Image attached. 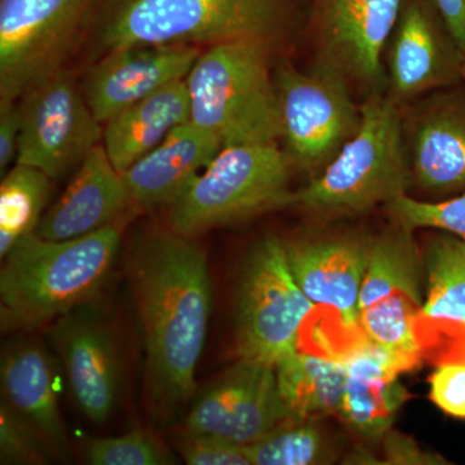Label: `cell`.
<instances>
[{
    "instance_id": "cell-19",
    "label": "cell",
    "mask_w": 465,
    "mask_h": 465,
    "mask_svg": "<svg viewBox=\"0 0 465 465\" xmlns=\"http://www.w3.org/2000/svg\"><path fill=\"white\" fill-rule=\"evenodd\" d=\"M222 149L215 134L192 121L177 125L157 148L122 173L133 206H170Z\"/></svg>"
},
{
    "instance_id": "cell-25",
    "label": "cell",
    "mask_w": 465,
    "mask_h": 465,
    "mask_svg": "<svg viewBox=\"0 0 465 465\" xmlns=\"http://www.w3.org/2000/svg\"><path fill=\"white\" fill-rule=\"evenodd\" d=\"M54 180L25 164H14L0 183V256L38 229L50 200Z\"/></svg>"
},
{
    "instance_id": "cell-30",
    "label": "cell",
    "mask_w": 465,
    "mask_h": 465,
    "mask_svg": "<svg viewBox=\"0 0 465 465\" xmlns=\"http://www.w3.org/2000/svg\"><path fill=\"white\" fill-rule=\"evenodd\" d=\"M92 465H164L173 463L167 450L148 432L134 430L124 436L94 439L85 448Z\"/></svg>"
},
{
    "instance_id": "cell-6",
    "label": "cell",
    "mask_w": 465,
    "mask_h": 465,
    "mask_svg": "<svg viewBox=\"0 0 465 465\" xmlns=\"http://www.w3.org/2000/svg\"><path fill=\"white\" fill-rule=\"evenodd\" d=\"M291 164L278 142L226 146L170 204L171 229L194 237L291 206Z\"/></svg>"
},
{
    "instance_id": "cell-13",
    "label": "cell",
    "mask_w": 465,
    "mask_h": 465,
    "mask_svg": "<svg viewBox=\"0 0 465 465\" xmlns=\"http://www.w3.org/2000/svg\"><path fill=\"white\" fill-rule=\"evenodd\" d=\"M403 0H316L317 61L369 94L385 88L384 52Z\"/></svg>"
},
{
    "instance_id": "cell-9",
    "label": "cell",
    "mask_w": 465,
    "mask_h": 465,
    "mask_svg": "<svg viewBox=\"0 0 465 465\" xmlns=\"http://www.w3.org/2000/svg\"><path fill=\"white\" fill-rule=\"evenodd\" d=\"M103 0H0V103L64 70Z\"/></svg>"
},
{
    "instance_id": "cell-17",
    "label": "cell",
    "mask_w": 465,
    "mask_h": 465,
    "mask_svg": "<svg viewBox=\"0 0 465 465\" xmlns=\"http://www.w3.org/2000/svg\"><path fill=\"white\" fill-rule=\"evenodd\" d=\"M52 338L79 409L94 423L108 420L119 390L118 351L108 327L84 305L58 318Z\"/></svg>"
},
{
    "instance_id": "cell-35",
    "label": "cell",
    "mask_w": 465,
    "mask_h": 465,
    "mask_svg": "<svg viewBox=\"0 0 465 465\" xmlns=\"http://www.w3.org/2000/svg\"><path fill=\"white\" fill-rule=\"evenodd\" d=\"M21 134V109L18 101L0 103V173L5 174L16 164Z\"/></svg>"
},
{
    "instance_id": "cell-21",
    "label": "cell",
    "mask_w": 465,
    "mask_h": 465,
    "mask_svg": "<svg viewBox=\"0 0 465 465\" xmlns=\"http://www.w3.org/2000/svg\"><path fill=\"white\" fill-rule=\"evenodd\" d=\"M5 402L25 418L54 446L65 448L66 434L61 419L56 381L50 358L32 341H17L2 357Z\"/></svg>"
},
{
    "instance_id": "cell-2",
    "label": "cell",
    "mask_w": 465,
    "mask_h": 465,
    "mask_svg": "<svg viewBox=\"0 0 465 465\" xmlns=\"http://www.w3.org/2000/svg\"><path fill=\"white\" fill-rule=\"evenodd\" d=\"M119 246L116 224L66 241L27 235L3 258V324L34 329L87 305L108 278Z\"/></svg>"
},
{
    "instance_id": "cell-1",
    "label": "cell",
    "mask_w": 465,
    "mask_h": 465,
    "mask_svg": "<svg viewBox=\"0 0 465 465\" xmlns=\"http://www.w3.org/2000/svg\"><path fill=\"white\" fill-rule=\"evenodd\" d=\"M131 273L153 399L183 402L195 390L213 313L206 253L173 229L153 232L134 251Z\"/></svg>"
},
{
    "instance_id": "cell-31",
    "label": "cell",
    "mask_w": 465,
    "mask_h": 465,
    "mask_svg": "<svg viewBox=\"0 0 465 465\" xmlns=\"http://www.w3.org/2000/svg\"><path fill=\"white\" fill-rule=\"evenodd\" d=\"M41 433L7 402L0 407V455L2 463L43 464L45 452L38 437Z\"/></svg>"
},
{
    "instance_id": "cell-23",
    "label": "cell",
    "mask_w": 465,
    "mask_h": 465,
    "mask_svg": "<svg viewBox=\"0 0 465 465\" xmlns=\"http://www.w3.org/2000/svg\"><path fill=\"white\" fill-rule=\"evenodd\" d=\"M274 369L281 399L295 418L338 415L347 381L341 358L318 356L298 349Z\"/></svg>"
},
{
    "instance_id": "cell-34",
    "label": "cell",
    "mask_w": 465,
    "mask_h": 465,
    "mask_svg": "<svg viewBox=\"0 0 465 465\" xmlns=\"http://www.w3.org/2000/svg\"><path fill=\"white\" fill-rule=\"evenodd\" d=\"M384 464L440 465L449 464L446 459L433 451L423 450L414 440L391 430L381 439Z\"/></svg>"
},
{
    "instance_id": "cell-28",
    "label": "cell",
    "mask_w": 465,
    "mask_h": 465,
    "mask_svg": "<svg viewBox=\"0 0 465 465\" xmlns=\"http://www.w3.org/2000/svg\"><path fill=\"white\" fill-rule=\"evenodd\" d=\"M244 451L251 465H312L330 461L331 450L316 419H293Z\"/></svg>"
},
{
    "instance_id": "cell-8",
    "label": "cell",
    "mask_w": 465,
    "mask_h": 465,
    "mask_svg": "<svg viewBox=\"0 0 465 465\" xmlns=\"http://www.w3.org/2000/svg\"><path fill=\"white\" fill-rule=\"evenodd\" d=\"M274 82L284 152L292 167L313 179L357 134L361 105L347 79L320 61L307 72L283 63Z\"/></svg>"
},
{
    "instance_id": "cell-27",
    "label": "cell",
    "mask_w": 465,
    "mask_h": 465,
    "mask_svg": "<svg viewBox=\"0 0 465 465\" xmlns=\"http://www.w3.org/2000/svg\"><path fill=\"white\" fill-rule=\"evenodd\" d=\"M421 305V296L393 293L361 309L358 314L360 331L365 335L366 341L387 349L406 361L411 369H416L425 357L418 330Z\"/></svg>"
},
{
    "instance_id": "cell-18",
    "label": "cell",
    "mask_w": 465,
    "mask_h": 465,
    "mask_svg": "<svg viewBox=\"0 0 465 465\" xmlns=\"http://www.w3.org/2000/svg\"><path fill=\"white\" fill-rule=\"evenodd\" d=\"M133 206L124 174L100 143L76 168L66 191L45 211L35 234L45 240L84 237L114 224Z\"/></svg>"
},
{
    "instance_id": "cell-4",
    "label": "cell",
    "mask_w": 465,
    "mask_h": 465,
    "mask_svg": "<svg viewBox=\"0 0 465 465\" xmlns=\"http://www.w3.org/2000/svg\"><path fill=\"white\" fill-rule=\"evenodd\" d=\"M357 134L322 173L293 192L291 206L321 219L360 215L411 188L401 106L385 94L361 104Z\"/></svg>"
},
{
    "instance_id": "cell-7",
    "label": "cell",
    "mask_w": 465,
    "mask_h": 465,
    "mask_svg": "<svg viewBox=\"0 0 465 465\" xmlns=\"http://www.w3.org/2000/svg\"><path fill=\"white\" fill-rule=\"evenodd\" d=\"M314 308L291 272L283 240L266 237L258 242L247 256L238 286V356L277 366L298 351L300 331Z\"/></svg>"
},
{
    "instance_id": "cell-32",
    "label": "cell",
    "mask_w": 465,
    "mask_h": 465,
    "mask_svg": "<svg viewBox=\"0 0 465 465\" xmlns=\"http://www.w3.org/2000/svg\"><path fill=\"white\" fill-rule=\"evenodd\" d=\"M179 449L189 465H251L244 446L213 434L188 430Z\"/></svg>"
},
{
    "instance_id": "cell-14",
    "label": "cell",
    "mask_w": 465,
    "mask_h": 465,
    "mask_svg": "<svg viewBox=\"0 0 465 465\" xmlns=\"http://www.w3.org/2000/svg\"><path fill=\"white\" fill-rule=\"evenodd\" d=\"M293 419L281 399L274 367L240 358L195 401L186 430L247 446Z\"/></svg>"
},
{
    "instance_id": "cell-3",
    "label": "cell",
    "mask_w": 465,
    "mask_h": 465,
    "mask_svg": "<svg viewBox=\"0 0 465 465\" xmlns=\"http://www.w3.org/2000/svg\"><path fill=\"white\" fill-rule=\"evenodd\" d=\"M291 0H103L94 18L104 54L143 45H213L284 33Z\"/></svg>"
},
{
    "instance_id": "cell-12",
    "label": "cell",
    "mask_w": 465,
    "mask_h": 465,
    "mask_svg": "<svg viewBox=\"0 0 465 465\" xmlns=\"http://www.w3.org/2000/svg\"><path fill=\"white\" fill-rule=\"evenodd\" d=\"M401 113L411 188L443 200L463 194L465 81L424 94Z\"/></svg>"
},
{
    "instance_id": "cell-5",
    "label": "cell",
    "mask_w": 465,
    "mask_h": 465,
    "mask_svg": "<svg viewBox=\"0 0 465 465\" xmlns=\"http://www.w3.org/2000/svg\"><path fill=\"white\" fill-rule=\"evenodd\" d=\"M271 48L260 41L208 45L186 76L191 121L223 148L281 140Z\"/></svg>"
},
{
    "instance_id": "cell-20",
    "label": "cell",
    "mask_w": 465,
    "mask_h": 465,
    "mask_svg": "<svg viewBox=\"0 0 465 465\" xmlns=\"http://www.w3.org/2000/svg\"><path fill=\"white\" fill-rule=\"evenodd\" d=\"M191 121L186 79L174 82L116 114L105 124L104 148L124 173L166 139L177 125Z\"/></svg>"
},
{
    "instance_id": "cell-26",
    "label": "cell",
    "mask_w": 465,
    "mask_h": 465,
    "mask_svg": "<svg viewBox=\"0 0 465 465\" xmlns=\"http://www.w3.org/2000/svg\"><path fill=\"white\" fill-rule=\"evenodd\" d=\"M409 399L399 378L347 376L338 415L361 439L381 440Z\"/></svg>"
},
{
    "instance_id": "cell-11",
    "label": "cell",
    "mask_w": 465,
    "mask_h": 465,
    "mask_svg": "<svg viewBox=\"0 0 465 465\" xmlns=\"http://www.w3.org/2000/svg\"><path fill=\"white\" fill-rule=\"evenodd\" d=\"M465 57L433 0H403L384 52V92L400 106L463 82Z\"/></svg>"
},
{
    "instance_id": "cell-33",
    "label": "cell",
    "mask_w": 465,
    "mask_h": 465,
    "mask_svg": "<svg viewBox=\"0 0 465 465\" xmlns=\"http://www.w3.org/2000/svg\"><path fill=\"white\" fill-rule=\"evenodd\" d=\"M430 400L452 418L465 420V360L443 361L430 379Z\"/></svg>"
},
{
    "instance_id": "cell-15",
    "label": "cell",
    "mask_w": 465,
    "mask_h": 465,
    "mask_svg": "<svg viewBox=\"0 0 465 465\" xmlns=\"http://www.w3.org/2000/svg\"><path fill=\"white\" fill-rule=\"evenodd\" d=\"M191 45H143L116 48L85 73L81 85L101 124L174 82L183 81L201 54Z\"/></svg>"
},
{
    "instance_id": "cell-36",
    "label": "cell",
    "mask_w": 465,
    "mask_h": 465,
    "mask_svg": "<svg viewBox=\"0 0 465 465\" xmlns=\"http://www.w3.org/2000/svg\"><path fill=\"white\" fill-rule=\"evenodd\" d=\"M465 57V0H433Z\"/></svg>"
},
{
    "instance_id": "cell-16",
    "label": "cell",
    "mask_w": 465,
    "mask_h": 465,
    "mask_svg": "<svg viewBox=\"0 0 465 465\" xmlns=\"http://www.w3.org/2000/svg\"><path fill=\"white\" fill-rule=\"evenodd\" d=\"M291 272L316 307L330 308L349 331L360 330V293L369 238L316 234L283 240Z\"/></svg>"
},
{
    "instance_id": "cell-24",
    "label": "cell",
    "mask_w": 465,
    "mask_h": 465,
    "mask_svg": "<svg viewBox=\"0 0 465 465\" xmlns=\"http://www.w3.org/2000/svg\"><path fill=\"white\" fill-rule=\"evenodd\" d=\"M412 232L396 224L391 231L369 237L360 311L397 292L421 296L423 272Z\"/></svg>"
},
{
    "instance_id": "cell-22",
    "label": "cell",
    "mask_w": 465,
    "mask_h": 465,
    "mask_svg": "<svg viewBox=\"0 0 465 465\" xmlns=\"http://www.w3.org/2000/svg\"><path fill=\"white\" fill-rule=\"evenodd\" d=\"M427 293L418 318L419 336L427 344L436 332L457 336L465 360V246L451 234L434 237L424 255Z\"/></svg>"
},
{
    "instance_id": "cell-10",
    "label": "cell",
    "mask_w": 465,
    "mask_h": 465,
    "mask_svg": "<svg viewBox=\"0 0 465 465\" xmlns=\"http://www.w3.org/2000/svg\"><path fill=\"white\" fill-rule=\"evenodd\" d=\"M21 134L16 163L58 180L78 168L104 140L82 87L65 69L33 85L20 100Z\"/></svg>"
},
{
    "instance_id": "cell-37",
    "label": "cell",
    "mask_w": 465,
    "mask_h": 465,
    "mask_svg": "<svg viewBox=\"0 0 465 465\" xmlns=\"http://www.w3.org/2000/svg\"><path fill=\"white\" fill-rule=\"evenodd\" d=\"M463 79L465 81V64H464V67H463Z\"/></svg>"
},
{
    "instance_id": "cell-29",
    "label": "cell",
    "mask_w": 465,
    "mask_h": 465,
    "mask_svg": "<svg viewBox=\"0 0 465 465\" xmlns=\"http://www.w3.org/2000/svg\"><path fill=\"white\" fill-rule=\"evenodd\" d=\"M384 208L396 224L409 231L437 229L454 235L465 246V193L442 201H420L402 194Z\"/></svg>"
}]
</instances>
